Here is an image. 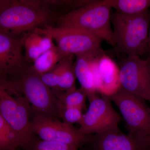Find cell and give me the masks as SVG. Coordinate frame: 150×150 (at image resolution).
<instances>
[{"instance_id":"1","label":"cell","mask_w":150,"mask_h":150,"mask_svg":"<svg viewBox=\"0 0 150 150\" xmlns=\"http://www.w3.org/2000/svg\"><path fill=\"white\" fill-rule=\"evenodd\" d=\"M55 19L41 1L3 0L0 6V32L21 36L36 28L52 25Z\"/></svg>"},{"instance_id":"2","label":"cell","mask_w":150,"mask_h":150,"mask_svg":"<svg viewBox=\"0 0 150 150\" xmlns=\"http://www.w3.org/2000/svg\"><path fill=\"white\" fill-rule=\"evenodd\" d=\"M116 51L126 56L147 55L150 25L149 9L139 14L115 12L111 17Z\"/></svg>"},{"instance_id":"3","label":"cell","mask_w":150,"mask_h":150,"mask_svg":"<svg viewBox=\"0 0 150 150\" xmlns=\"http://www.w3.org/2000/svg\"><path fill=\"white\" fill-rule=\"evenodd\" d=\"M111 8L102 1H91L80 8L56 18V26L70 27L89 33L115 46L111 17Z\"/></svg>"},{"instance_id":"4","label":"cell","mask_w":150,"mask_h":150,"mask_svg":"<svg viewBox=\"0 0 150 150\" xmlns=\"http://www.w3.org/2000/svg\"><path fill=\"white\" fill-rule=\"evenodd\" d=\"M6 79L23 96L35 115L59 117L58 102L53 91L43 83L30 65Z\"/></svg>"},{"instance_id":"5","label":"cell","mask_w":150,"mask_h":150,"mask_svg":"<svg viewBox=\"0 0 150 150\" xmlns=\"http://www.w3.org/2000/svg\"><path fill=\"white\" fill-rule=\"evenodd\" d=\"M30 106L21 94L0 75V114L18 135L21 148L26 149L34 144L30 128Z\"/></svg>"},{"instance_id":"6","label":"cell","mask_w":150,"mask_h":150,"mask_svg":"<svg viewBox=\"0 0 150 150\" xmlns=\"http://www.w3.org/2000/svg\"><path fill=\"white\" fill-rule=\"evenodd\" d=\"M97 93L87 96L88 108L79 123L78 130L81 134L89 136L120 131L118 126L122 117L113 108L110 97Z\"/></svg>"},{"instance_id":"7","label":"cell","mask_w":150,"mask_h":150,"mask_svg":"<svg viewBox=\"0 0 150 150\" xmlns=\"http://www.w3.org/2000/svg\"><path fill=\"white\" fill-rule=\"evenodd\" d=\"M36 29L51 37L58 48L67 55L76 56L98 51L101 49L103 41L96 35L73 28L46 25Z\"/></svg>"},{"instance_id":"8","label":"cell","mask_w":150,"mask_h":150,"mask_svg":"<svg viewBox=\"0 0 150 150\" xmlns=\"http://www.w3.org/2000/svg\"><path fill=\"white\" fill-rule=\"evenodd\" d=\"M110 98L120 111L128 133L150 137V107L146 101L121 89Z\"/></svg>"},{"instance_id":"9","label":"cell","mask_w":150,"mask_h":150,"mask_svg":"<svg viewBox=\"0 0 150 150\" xmlns=\"http://www.w3.org/2000/svg\"><path fill=\"white\" fill-rule=\"evenodd\" d=\"M30 123L33 134L38 136L40 140L60 142L79 148L90 144L92 139L93 135H83L73 125L56 118L35 115Z\"/></svg>"},{"instance_id":"10","label":"cell","mask_w":150,"mask_h":150,"mask_svg":"<svg viewBox=\"0 0 150 150\" xmlns=\"http://www.w3.org/2000/svg\"><path fill=\"white\" fill-rule=\"evenodd\" d=\"M119 68L120 89L150 102V58L126 56Z\"/></svg>"},{"instance_id":"11","label":"cell","mask_w":150,"mask_h":150,"mask_svg":"<svg viewBox=\"0 0 150 150\" xmlns=\"http://www.w3.org/2000/svg\"><path fill=\"white\" fill-rule=\"evenodd\" d=\"M91 150H150V137L121 130L93 135Z\"/></svg>"},{"instance_id":"12","label":"cell","mask_w":150,"mask_h":150,"mask_svg":"<svg viewBox=\"0 0 150 150\" xmlns=\"http://www.w3.org/2000/svg\"><path fill=\"white\" fill-rule=\"evenodd\" d=\"M25 34L13 36L0 32V75L4 77L29 65L23 53Z\"/></svg>"},{"instance_id":"13","label":"cell","mask_w":150,"mask_h":150,"mask_svg":"<svg viewBox=\"0 0 150 150\" xmlns=\"http://www.w3.org/2000/svg\"><path fill=\"white\" fill-rule=\"evenodd\" d=\"M97 93L110 97L120 89L119 68L103 51L93 62Z\"/></svg>"},{"instance_id":"14","label":"cell","mask_w":150,"mask_h":150,"mask_svg":"<svg viewBox=\"0 0 150 150\" xmlns=\"http://www.w3.org/2000/svg\"><path fill=\"white\" fill-rule=\"evenodd\" d=\"M103 51L101 48L91 53L75 56L76 78L80 84V88L86 94L87 96L96 93L93 62L97 56Z\"/></svg>"},{"instance_id":"15","label":"cell","mask_w":150,"mask_h":150,"mask_svg":"<svg viewBox=\"0 0 150 150\" xmlns=\"http://www.w3.org/2000/svg\"><path fill=\"white\" fill-rule=\"evenodd\" d=\"M50 36L34 30L24 35L23 48L24 57L28 64L33 63L45 51L55 46Z\"/></svg>"},{"instance_id":"16","label":"cell","mask_w":150,"mask_h":150,"mask_svg":"<svg viewBox=\"0 0 150 150\" xmlns=\"http://www.w3.org/2000/svg\"><path fill=\"white\" fill-rule=\"evenodd\" d=\"M67 56L55 45L39 56L32 65H30V67L40 76L53 69Z\"/></svg>"},{"instance_id":"17","label":"cell","mask_w":150,"mask_h":150,"mask_svg":"<svg viewBox=\"0 0 150 150\" xmlns=\"http://www.w3.org/2000/svg\"><path fill=\"white\" fill-rule=\"evenodd\" d=\"M103 3L116 12L125 15L142 13L150 8V0H103Z\"/></svg>"},{"instance_id":"18","label":"cell","mask_w":150,"mask_h":150,"mask_svg":"<svg viewBox=\"0 0 150 150\" xmlns=\"http://www.w3.org/2000/svg\"><path fill=\"white\" fill-rule=\"evenodd\" d=\"M74 56L67 55L58 64L59 82L58 89L55 91H65L76 87V78L75 74Z\"/></svg>"},{"instance_id":"19","label":"cell","mask_w":150,"mask_h":150,"mask_svg":"<svg viewBox=\"0 0 150 150\" xmlns=\"http://www.w3.org/2000/svg\"><path fill=\"white\" fill-rule=\"evenodd\" d=\"M58 102V105L79 108L83 110L86 107V94L80 88H74L65 91H53Z\"/></svg>"},{"instance_id":"20","label":"cell","mask_w":150,"mask_h":150,"mask_svg":"<svg viewBox=\"0 0 150 150\" xmlns=\"http://www.w3.org/2000/svg\"><path fill=\"white\" fill-rule=\"evenodd\" d=\"M91 1V0L41 1L46 8L56 18L80 8L88 4Z\"/></svg>"},{"instance_id":"21","label":"cell","mask_w":150,"mask_h":150,"mask_svg":"<svg viewBox=\"0 0 150 150\" xmlns=\"http://www.w3.org/2000/svg\"><path fill=\"white\" fill-rule=\"evenodd\" d=\"M21 148L18 135L0 114V150H11Z\"/></svg>"},{"instance_id":"22","label":"cell","mask_w":150,"mask_h":150,"mask_svg":"<svg viewBox=\"0 0 150 150\" xmlns=\"http://www.w3.org/2000/svg\"><path fill=\"white\" fill-rule=\"evenodd\" d=\"M58 115L63 122L73 125L80 123L83 114L82 109L79 108L68 107L58 105Z\"/></svg>"},{"instance_id":"23","label":"cell","mask_w":150,"mask_h":150,"mask_svg":"<svg viewBox=\"0 0 150 150\" xmlns=\"http://www.w3.org/2000/svg\"><path fill=\"white\" fill-rule=\"evenodd\" d=\"M33 150H78L75 146L52 141L39 140L33 145Z\"/></svg>"},{"instance_id":"24","label":"cell","mask_w":150,"mask_h":150,"mask_svg":"<svg viewBox=\"0 0 150 150\" xmlns=\"http://www.w3.org/2000/svg\"><path fill=\"white\" fill-rule=\"evenodd\" d=\"M41 80L53 91L58 89L59 79V69L58 64L50 71L40 76Z\"/></svg>"},{"instance_id":"25","label":"cell","mask_w":150,"mask_h":150,"mask_svg":"<svg viewBox=\"0 0 150 150\" xmlns=\"http://www.w3.org/2000/svg\"><path fill=\"white\" fill-rule=\"evenodd\" d=\"M147 58H150V28L149 33V42H148V51Z\"/></svg>"},{"instance_id":"26","label":"cell","mask_w":150,"mask_h":150,"mask_svg":"<svg viewBox=\"0 0 150 150\" xmlns=\"http://www.w3.org/2000/svg\"><path fill=\"white\" fill-rule=\"evenodd\" d=\"M3 0H0V6L1 4L2 3Z\"/></svg>"},{"instance_id":"27","label":"cell","mask_w":150,"mask_h":150,"mask_svg":"<svg viewBox=\"0 0 150 150\" xmlns=\"http://www.w3.org/2000/svg\"><path fill=\"white\" fill-rule=\"evenodd\" d=\"M18 150V149H13V150Z\"/></svg>"}]
</instances>
